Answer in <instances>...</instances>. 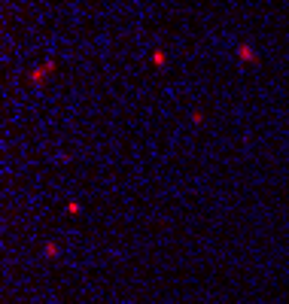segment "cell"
<instances>
[{
    "label": "cell",
    "instance_id": "obj_4",
    "mask_svg": "<svg viewBox=\"0 0 289 304\" xmlns=\"http://www.w3.org/2000/svg\"><path fill=\"white\" fill-rule=\"evenodd\" d=\"M192 122H195V125H204V112H201V110L192 112Z\"/></svg>",
    "mask_w": 289,
    "mask_h": 304
},
{
    "label": "cell",
    "instance_id": "obj_2",
    "mask_svg": "<svg viewBox=\"0 0 289 304\" xmlns=\"http://www.w3.org/2000/svg\"><path fill=\"white\" fill-rule=\"evenodd\" d=\"M55 67H58V61H46V64H40V67H34V73H30V86H43V80H49Z\"/></svg>",
    "mask_w": 289,
    "mask_h": 304
},
{
    "label": "cell",
    "instance_id": "obj_1",
    "mask_svg": "<svg viewBox=\"0 0 289 304\" xmlns=\"http://www.w3.org/2000/svg\"><path fill=\"white\" fill-rule=\"evenodd\" d=\"M238 64H262V55L252 49V43H238Z\"/></svg>",
    "mask_w": 289,
    "mask_h": 304
},
{
    "label": "cell",
    "instance_id": "obj_3",
    "mask_svg": "<svg viewBox=\"0 0 289 304\" xmlns=\"http://www.w3.org/2000/svg\"><path fill=\"white\" fill-rule=\"evenodd\" d=\"M152 64H156V67L162 70V67L168 64V52H162V49H156V52H152Z\"/></svg>",
    "mask_w": 289,
    "mask_h": 304
}]
</instances>
